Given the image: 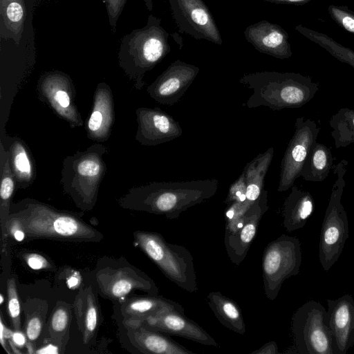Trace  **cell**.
Masks as SVG:
<instances>
[{
    "label": "cell",
    "instance_id": "cell-1",
    "mask_svg": "<svg viewBox=\"0 0 354 354\" xmlns=\"http://www.w3.org/2000/svg\"><path fill=\"white\" fill-rule=\"evenodd\" d=\"M218 184L215 178L153 182L131 188L120 198L118 203L125 209L165 215L174 219L188 208L212 198Z\"/></svg>",
    "mask_w": 354,
    "mask_h": 354
},
{
    "label": "cell",
    "instance_id": "cell-2",
    "mask_svg": "<svg viewBox=\"0 0 354 354\" xmlns=\"http://www.w3.org/2000/svg\"><path fill=\"white\" fill-rule=\"evenodd\" d=\"M239 82L252 91L243 104L247 108L266 106L274 111L299 108L310 102L319 84L296 73L261 71L243 75Z\"/></svg>",
    "mask_w": 354,
    "mask_h": 354
},
{
    "label": "cell",
    "instance_id": "cell-3",
    "mask_svg": "<svg viewBox=\"0 0 354 354\" xmlns=\"http://www.w3.org/2000/svg\"><path fill=\"white\" fill-rule=\"evenodd\" d=\"M17 211L11 212L28 239H50L75 242L99 241L102 235L77 216L59 211L30 199L17 205Z\"/></svg>",
    "mask_w": 354,
    "mask_h": 354
},
{
    "label": "cell",
    "instance_id": "cell-4",
    "mask_svg": "<svg viewBox=\"0 0 354 354\" xmlns=\"http://www.w3.org/2000/svg\"><path fill=\"white\" fill-rule=\"evenodd\" d=\"M169 35L161 26V19L150 15L144 27L133 30L121 39L118 64L137 90L145 86L146 73L170 52Z\"/></svg>",
    "mask_w": 354,
    "mask_h": 354
},
{
    "label": "cell",
    "instance_id": "cell-5",
    "mask_svg": "<svg viewBox=\"0 0 354 354\" xmlns=\"http://www.w3.org/2000/svg\"><path fill=\"white\" fill-rule=\"evenodd\" d=\"M108 151L106 146L96 142L63 160L60 178L63 190L82 210H91L96 203L106 171L104 156Z\"/></svg>",
    "mask_w": 354,
    "mask_h": 354
},
{
    "label": "cell",
    "instance_id": "cell-6",
    "mask_svg": "<svg viewBox=\"0 0 354 354\" xmlns=\"http://www.w3.org/2000/svg\"><path fill=\"white\" fill-rule=\"evenodd\" d=\"M137 245L172 282L189 292L198 290L193 257L184 246L168 243L160 234L136 231Z\"/></svg>",
    "mask_w": 354,
    "mask_h": 354
},
{
    "label": "cell",
    "instance_id": "cell-7",
    "mask_svg": "<svg viewBox=\"0 0 354 354\" xmlns=\"http://www.w3.org/2000/svg\"><path fill=\"white\" fill-rule=\"evenodd\" d=\"M348 165L347 160H342L333 170L335 180L323 220L319 243V259L324 271H328L337 262L348 238V217L341 203Z\"/></svg>",
    "mask_w": 354,
    "mask_h": 354
},
{
    "label": "cell",
    "instance_id": "cell-8",
    "mask_svg": "<svg viewBox=\"0 0 354 354\" xmlns=\"http://www.w3.org/2000/svg\"><path fill=\"white\" fill-rule=\"evenodd\" d=\"M292 332L297 353L336 354L328 311L319 302L308 301L295 311Z\"/></svg>",
    "mask_w": 354,
    "mask_h": 354
},
{
    "label": "cell",
    "instance_id": "cell-9",
    "mask_svg": "<svg viewBox=\"0 0 354 354\" xmlns=\"http://www.w3.org/2000/svg\"><path fill=\"white\" fill-rule=\"evenodd\" d=\"M301 263L299 240L282 234L270 242L263 253V289L270 300L277 298L283 281L299 274Z\"/></svg>",
    "mask_w": 354,
    "mask_h": 354
},
{
    "label": "cell",
    "instance_id": "cell-10",
    "mask_svg": "<svg viewBox=\"0 0 354 354\" xmlns=\"http://www.w3.org/2000/svg\"><path fill=\"white\" fill-rule=\"evenodd\" d=\"M295 127L280 165L277 190L281 192L291 188L300 176L307 156L320 131L315 121L304 117L296 119Z\"/></svg>",
    "mask_w": 354,
    "mask_h": 354
},
{
    "label": "cell",
    "instance_id": "cell-11",
    "mask_svg": "<svg viewBox=\"0 0 354 354\" xmlns=\"http://www.w3.org/2000/svg\"><path fill=\"white\" fill-rule=\"evenodd\" d=\"M37 91L39 99L71 127L83 124L75 104V87L68 75L59 71L44 73L38 80Z\"/></svg>",
    "mask_w": 354,
    "mask_h": 354
},
{
    "label": "cell",
    "instance_id": "cell-12",
    "mask_svg": "<svg viewBox=\"0 0 354 354\" xmlns=\"http://www.w3.org/2000/svg\"><path fill=\"white\" fill-rule=\"evenodd\" d=\"M172 18L180 33L218 45L223 43L213 15L203 0H168Z\"/></svg>",
    "mask_w": 354,
    "mask_h": 354
},
{
    "label": "cell",
    "instance_id": "cell-13",
    "mask_svg": "<svg viewBox=\"0 0 354 354\" xmlns=\"http://www.w3.org/2000/svg\"><path fill=\"white\" fill-rule=\"evenodd\" d=\"M95 281L101 294L109 299L121 301L135 290L158 294L155 282L131 265L102 268L96 273Z\"/></svg>",
    "mask_w": 354,
    "mask_h": 354
},
{
    "label": "cell",
    "instance_id": "cell-14",
    "mask_svg": "<svg viewBox=\"0 0 354 354\" xmlns=\"http://www.w3.org/2000/svg\"><path fill=\"white\" fill-rule=\"evenodd\" d=\"M199 71L196 66L176 60L147 87V91L158 103L173 105L183 97Z\"/></svg>",
    "mask_w": 354,
    "mask_h": 354
},
{
    "label": "cell",
    "instance_id": "cell-15",
    "mask_svg": "<svg viewBox=\"0 0 354 354\" xmlns=\"http://www.w3.org/2000/svg\"><path fill=\"white\" fill-rule=\"evenodd\" d=\"M138 128L136 140L143 146H156L171 141L183 133L180 124L158 107L136 110Z\"/></svg>",
    "mask_w": 354,
    "mask_h": 354
},
{
    "label": "cell",
    "instance_id": "cell-16",
    "mask_svg": "<svg viewBox=\"0 0 354 354\" xmlns=\"http://www.w3.org/2000/svg\"><path fill=\"white\" fill-rule=\"evenodd\" d=\"M268 191L263 190L242 218L240 227L233 233L224 235V244L230 261L239 266L245 258L257 234L261 218L269 207Z\"/></svg>",
    "mask_w": 354,
    "mask_h": 354
},
{
    "label": "cell",
    "instance_id": "cell-17",
    "mask_svg": "<svg viewBox=\"0 0 354 354\" xmlns=\"http://www.w3.org/2000/svg\"><path fill=\"white\" fill-rule=\"evenodd\" d=\"M142 324L151 330L180 336L203 345L218 346L215 339L196 322L175 309L163 310L148 318Z\"/></svg>",
    "mask_w": 354,
    "mask_h": 354
},
{
    "label": "cell",
    "instance_id": "cell-18",
    "mask_svg": "<svg viewBox=\"0 0 354 354\" xmlns=\"http://www.w3.org/2000/svg\"><path fill=\"white\" fill-rule=\"evenodd\" d=\"M326 302L336 354H346L354 345V299L345 294Z\"/></svg>",
    "mask_w": 354,
    "mask_h": 354
},
{
    "label": "cell",
    "instance_id": "cell-19",
    "mask_svg": "<svg viewBox=\"0 0 354 354\" xmlns=\"http://www.w3.org/2000/svg\"><path fill=\"white\" fill-rule=\"evenodd\" d=\"M248 42L260 53L284 59L292 55L288 32L280 26L262 20L244 30Z\"/></svg>",
    "mask_w": 354,
    "mask_h": 354
},
{
    "label": "cell",
    "instance_id": "cell-20",
    "mask_svg": "<svg viewBox=\"0 0 354 354\" xmlns=\"http://www.w3.org/2000/svg\"><path fill=\"white\" fill-rule=\"evenodd\" d=\"M115 120L113 94L111 87L99 83L93 96L92 110L86 123L88 138L97 142L109 140Z\"/></svg>",
    "mask_w": 354,
    "mask_h": 354
},
{
    "label": "cell",
    "instance_id": "cell-21",
    "mask_svg": "<svg viewBox=\"0 0 354 354\" xmlns=\"http://www.w3.org/2000/svg\"><path fill=\"white\" fill-rule=\"evenodd\" d=\"M167 309H175L185 313L180 304L158 295L131 297L122 304L121 313L125 326H137Z\"/></svg>",
    "mask_w": 354,
    "mask_h": 354
},
{
    "label": "cell",
    "instance_id": "cell-22",
    "mask_svg": "<svg viewBox=\"0 0 354 354\" xmlns=\"http://www.w3.org/2000/svg\"><path fill=\"white\" fill-rule=\"evenodd\" d=\"M131 344L140 352L153 354H193L192 351L144 324L127 326Z\"/></svg>",
    "mask_w": 354,
    "mask_h": 354
},
{
    "label": "cell",
    "instance_id": "cell-23",
    "mask_svg": "<svg viewBox=\"0 0 354 354\" xmlns=\"http://www.w3.org/2000/svg\"><path fill=\"white\" fill-rule=\"evenodd\" d=\"M7 138L10 162L17 189L30 186L36 178L34 159L26 144L17 137Z\"/></svg>",
    "mask_w": 354,
    "mask_h": 354
},
{
    "label": "cell",
    "instance_id": "cell-24",
    "mask_svg": "<svg viewBox=\"0 0 354 354\" xmlns=\"http://www.w3.org/2000/svg\"><path fill=\"white\" fill-rule=\"evenodd\" d=\"M0 173L1 247V253L7 254L8 236L6 225L10 213L12 198L17 185L10 162L9 153L2 142L0 143Z\"/></svg>",
    "mask_w": 354,
    "mask_h": 354
},
{
    "label": "cell",
    "instance_id": "cell-25",
    "mask_svg": "<svg viewBox=\"0 0 354 354\" xmlns=\"http://www.w3.org/2000/svg\"><path fill=\"white\" fill-rule=\"evenodd\" d=\"M314 208L315 202L311 194L293 185L283 203V227L289 232L302 228Z\"/></svg>",
    "mask_w": 354,
    "mask_h": 354
},
{
    "label": "cell",
    "instance_id": "cell-26",
    "mask_svg": "<svg viewBox=\"0 0 354 354\" xmlns=\"http://www.w3.org/2000/svg\"><path fill=\"white\" fill-rule=\"evenodd\" d=\"M274 156V148L270 147L261 153L244 168L246 184V199L241 203L242 207L248 210L259 198L264 187L265 176Z\"/></svg>",
    "mask_w": 354,
    "mask_h": 354
},
{
    "label": "cell",
    "instance_id": "cell-27",
    "mask_svg": "<svg viewBox=\"0 0 354 354\" xmlns=\"http://www.w3.org/2000/svg\"><path fill=\"white\" fill-rule=\"evenodd\" d=\"M74 313L83 342L87 344L93 337L98 322V306L91 286L80 290L73 303Z\"/></svg>",
    "mask_w": 354,
    "mask_h": 354
},
{
    "label": "cell",
    "instance_id": "cell-28",
    "mask_svg": "<svg viewBox=\"0 0 354 354\" xmlns=\"http://www.w3.org/2000/svg\"><path fill=\"white\" fill-rule=\"evenodd\" d=\"M26 9L24 0H0V37L19 44L23 35Z\"/></svg>",
    "mask_w": 354,
    "mask_h": 354
},
{
    "label": "cell",
    "instance_id": "cell-29",
    "mask_svg": "<svg viewBox=\"0 0 354 354\" xmlns=\"http://www.w3.org/2000/svg\"><path fill=\"white\" fill-rule=\"evenodd\" d=\"M207 300L216 317L224 326L241 335L245 333L241 310L235 301L215 291L207 295Z\"/></svg>",
    "mask_w": 354,
    "mask_h": 354
},
{
    "label": "cell",
    "instance_id": "cell-30",
    "mask_svg": "<svg viewBox=\"0 0 354 354\" xmlns=\"http://www.w3.org/2000/svg\"><path fill=\"white\" fill-rule=\"evenodd\" d=\"M333 165V157L330 148L316 142L307 156L300 176L307 181H324L328 176Z\"/></svg>",
    "mask_w": 354,
    "mask_h": 354
},
{
    "label": "cell",
    "instance_id": "cell-31",
    "mask_svg": "<svg viewBox=\"0 0 354 354\" xmlns=\"http://www.w3.org/2000/svg\"><path fill=\"white\" fill-rule=\"evenodd\" d=\"M331 136L337 149L354 143V110L341 108L329 121Z\"/></svg>",
    "mask_w": 354,
    "mask_h": 354
},
{
    "label": "cell",
    "instance_id": "cell-32",
    "mask_svg": "<svg viewBox=\"0 0 354 354\" xmlns=\"http://www.w3.org/2000/svg\"><path fill=\"white\" fill-rule=\"evenodd\" d=\"M295 30L308 39L323 47L340 62L348 64L354 68V51L351 48L336 42L324 33L308 29L301 25L297 26Z\"/></svg>",
    "mask_w": 354,
    "mask_h": 354
},
{
    "label": "cell",
    "instance_id": "cell-33",
    "mask_svg": "<svg viewBox=\"0 0 354 354\" xmlns=\"http://www.w3.org/2000/svg\"><path fill=\"white\" fill-rule=\"evenodd\" d=\"M71 319V310L67 304H58L54 309L49 322V333L53 339L59 341L66 335Z\"/></svg>",
    "mask_w": 354,
    "mask_h": 354
},
{
    "label": "cell",
    "instance_id": "cell-34",
    "mask_svg": "<svg viewBox=\"0 0 354 354\" xmlns=\"http://www.w3.org/2000/svg\"><path fill=\"white\" fill-rule=\"evenodd\" d=\"M24 308L26 315V335L30 341H35L41 333L46 308L43 303L37 304L36 310H28L25 306Z\"/></svg>",
    "mask_w": 354,
    "mask_h": 354
},
{
    "label": "cell",
    "instance_id": "cell-35",
    "mask_svg": "<svg viewBox=\"0 0 354 354\" xmlns=\"http://www.w3.org/2000/svg\"><path fill=\"white\" fill-rule=\"evenodd\" d=\"M8 309L15 330H21V308L16 282L14 278L7 281Z\"/></svg>",
    "mask_w": 354,
    "mask_h": 354
},
{
    "label": "cell",
    "instance_id": "cell-36",
    "mask_svg": "<svg viewBox=\"0 0 354 354\" xmlns=\"http://www.w3.org/2000/svg\"><path fill=\"white\" fill-rule=\"evenodd\" d=\"M328 13L336 23L347 31L354 34V12L345 6L330 5Z\"/></svg>",
    "mask_w": 354,
    "mask_h": 354
},
{
    "label": "cell",
    "instance_id": "cell-37",
    "mask_svg": "<svg viewBox=\"0 0 354 354\" xmlns=\"http://www.w3.org/2000/svg\"><path fill=\"white\" fill-rule=\"evenodd\" d=\"M245 193L246 184L243 169L239 177L231 185L225 203L228 206L234 202H244L246 199Z\"/></svg>",
    "mask_w": 354,
    "mask_h": 354
},
{
    "label": "cell",
    "instance_id": "cell-38",
    "mask_svg": "<svg viewBox=\"0 0 354 354\" xmlns=\"http://www.w3.org/2000/svg\"><path fill=\"white\" fill-rule=\"evenodd\" d=\"M127 1V0H104L109 22L113 32L116 30L118 19L123 11Z\"/></svg>",
    "mask_w": 354,
    "mask_h": 354
},
{
    "label": "cell",
    "instance_id": "cell-39",
    "mask_svg": "<svg viewBox=\"0 0 354 354\" xmlns=\"http://www.w3.org/2000/svg\"><path fill=\"white\" fill-rule=\"evenodd\" d=\"M6 230L9 236L13 237L16 241H22L25 237V233L18 219L10 213L6 225Z\"/></svg>",
    "mask_w": 354,
    "mask_h": 354
},
{
    "label": "cell",
    "instance_id": "cell-40",
    "mask_svg": "<svg viewBox=\"0 0 354 354\" xmlns=\"http://www.w3.org/2000/svg\"><path fill=\"white\" fill-rule=\"evenodd\" d=\"M24 259L28 266L33 270L46 269L50 267L47 259L39 254H26L24 256Z\"/></svg>",
    "mask_w": 354,
    "mask_h": 354
},
{
    "label": "cell",
    "instance_id": "cell-41",
    "mask_svg": "<svg viewBox=\"0 0 354 354\" xmlns=\"http://www.w3.org/2000/svg\"><path fill=\"white\" fill-rule=\"evenodd\" d=\"M13 332L12 330L7 328L3 324V319L1 316L0 318V342L4 350L8 353H10L7 346V340L11 339Z\"/></svg>",
    "mask_w": 354,
    "mask_h": 354
},
{
    "label": "cell",
    "instance_id": "cell-42",
    "mask_svg": "<svg viewBox=\"0 0 354 354\" xmlns=\"http://www.w3.org/2000/svg\"><path fill=\"white\" fill-rule=\"evenodd\" d=\"M252 354H279L277 343L274 341L269 342L259 349L252 352Z\"/></svg>",
    "mask_w": 354,
    "mask_h": 354
},
{
    "label": "cell",
    "instance_id": "cell-43",
    "mask_svg": "<svg viewBox=\"0 0 354 354\" xmlns=\"http://www.w3.org/2000/svg\"><path fill=\"white\" fill-rule=\"evenodd\" d=\"M14 344L19 348H21L26 345V338L21 330H15L13 332L11 339Z\"/></svg>",
    "mask_w": 354,
    "mask_h": 354
},
{
    "label": "cell",
    "instance_id": "cell-44",
    "mask_svg": "<svg viewBox=\"0 0 354 354\" xmlns=\"http://www.w3.org/2000/svg\"><path fill=\"white\" fill-rule=\"evenodd\" d=\"M311 0H263L265 2L276 3V4H283V5H300L306 3Z\"/></svg>",
    "mask_w": 354,
    "mask_h": 354
},
{
    "label": "cell",
    "instance_id": "cell-45",
    "mask_svg": "<svg viewBox=\"0 0 354 354\" xmlns=\"http://www.w3.org/2000/svg\"><path fill=\"white\" fill-rule=\"evenodd\" d=\"M79 281L78 278L76 276H71L68 279V285L70 288H75L78 285Z\"/></svg>",
    "mask_w": 354,
    "mask_h": 354
},
{
    "label": "cell",
    "instance_id": "cell-46",
    "mask_svg": "<svg viewBox=\"0 0 354 354\" xmlns=\"http://www.w3.org/2000/svg\"><path fill=\"white\" fill-rule=\"evenodd\" d=\"M3 302V297L2 295V294H1V301H0V304H2Z\"/></svg>",
    "mask_w": 354,
    "mask_h": 354
}]
</instances>
